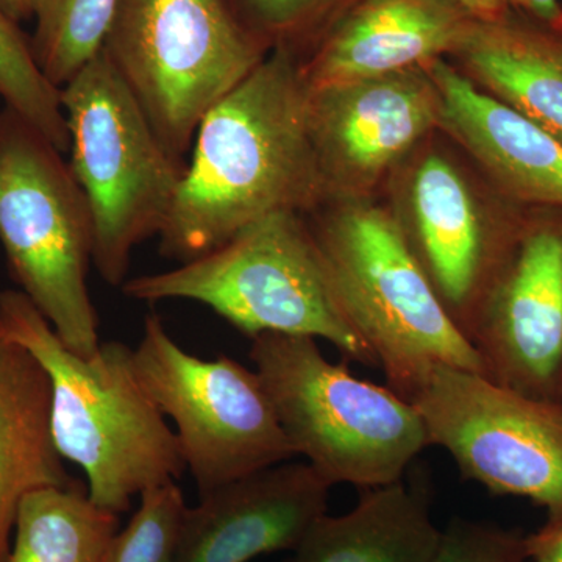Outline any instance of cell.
<instances>
[{
	"mask_svg": "<svg viewBox=\"0 0 562 562\" xmlns=\"http://www.w3.org/2000/svg\"><path fill=\"white\" fill-rule=\"evenodd\" d=\"M409 244L439 301L469 339L498 273L512 257L524 227L522 211L492 220L476 210L457 168L428 155L409 184Z\"/></svg>",
	"mask_w": 562,
	"mask_h": 562,
	"instance_id": "13",
	"label": "cell"
},
{
	"mask_svg": "<svg viewBox=\"0 0 562 562\" xmlns=\"http://www.w3.org/2000/svg\"><path fill=\"white\" fill-rule=\"evenodd\" d=\"M430 562H535L528 536L498 525L454 517Z\"/></svg>",
	"mask_w": 562,
	"mask_h": 562,
	"instance_id": "24",
	"label": "cell"
},
{
	"mask_svg": "<svg viewBox=\"0 0 562 562\" xmlns=\"http://www.w3.org/2000/svg\"><path fill=\"white\" fill-rule=\"evenodd\" d=\"M133 301L202 303L250 339L265 333L331 342L347 360L379 368L333 291L310 225L297 211H277L222 246L171 271L133 277Z\"/></svg>",
	"mask_w": 562,
	"mask_h": 562,
	"instance_id": "3",
	"label": "cell"
},
{
	"mask_svg": "<svg viewBox=\"0 0 562 562\" xmlns=\"http://www.w3.org/2000/svg\"><path fill=\"white\" fill-rule=\"evenodd\" d=\"M250 360L292 450L331 486L397 482L430 447L412 403L328 361L310 336L265 333Z\"/></svg>",
	"mask_w": 562,
	"mask_h": 562,
	"instance_id": "5",
	"label": "cell"
},
{
	"mask_svg": "<svg viewBox=\"0 0 562 562\" xmlns=\"http://www.w3.org/2000/svg\"><path fill=\"white\" fill-rule=\"evenodd\" d=\"M249 25L269 46L286 47L314 31L342 0H239ZM291 50V49H290Z\"/></svg>",
	"mask_w": 562,
	"mask_h": 562,
	"instance_id": "25",
	"label": "cell"
},
{
	"mask_svg": "<svg viewBox=\"0 0 562 562\" xmlns=\"http://www.w3.org/2000/svg\"><path fill=\"white\" fill-rule=\"evenodd\" d=\"M425 68L439 94V127L479 161L502 198L522 210L562 211V140L443 58Z\"/></svg>",
	"mask_w": 562,
	"mask_h": 562,
	"instance_id": "15",
	"label": "cell"
},
{
	"mask_svg": "<svg viewBox=\"0 0 562 562\" xmlns=\"http://www.w3.org/2000/svg\"><path fill=\"white\" fill-rule=\"evenodd\" d=\"M362 491L349 513L322 514L288 562H430L442 530L428 487L402 479Z\"/></svg>",
	"mask_w": 562,
	"mask_h": 562,
	"instance_id": "19",
	"label": "cell"
},
{
	"mask_svg": "<svg viewBox=\"0 0 562 562\" xmlns=\"http://www.w3.org/2000/svg\"><path fill=\"white\" fill-rule=\"evenodd\" d=\"M492 382L562 402V211L530 210L469 336Z\"/></svg>",
	"mask_w": 562,
	"mask_h": 562,
	"instance_id": "11",
	"label": "cell"
},
{
	"mask_svg": "<svg viewBox=\"0 0 562 562\" xmlns=\"http://www.w3.org/2000/svg\"><path fill=\"white\" fill-rule=\"evenodd\" d=\"M0 327L46 372L52 441L83 471L92 503L120 516L136 495L183 475L179 439L136 379L131 347L74 353L20 290L0 292Z\"/></svg>",
	"mask_w": 562,
	"mask_h": 562,
	"instance_id": "2",
	"label": "cell"
},
{
	"mask_svg": "<svg viewBox=\"0 0 562 562\" xmlns=\"http://www.w3.org/2000/svg\"><path fill=\"white\" fill-rule=\"evenodd\" d=\"M269 47L231 0H120L102 50L166 149L184 161L203 117Z\"/></svg>",
	"mask_w": 562,
	"mask_h": 562,
	"instance_id": "8",
	"label": "cell"
},
{
	"mask_svg": "<svg viewBox=\"0 0 562 562\" xmlns=\"http://www.w3.org/2000/svg\"><path fill=\"white\" fill-rule=\"evenodd\" d=\"M465 76L562 140V35L509 11L472 22L453 52Z\"/></svg>",
	"mask_w": 562,
	"mask_h": 562,
	"instance_id": "18",
	"label": "cell"
},
{
	"mask_svg": "<svg viewBox=\"0 0 562 562\" xmlns=\"http://www.w3.org/2000/svg\"><path fill=\"white\" fill-rule=\"evenodd\" d=\"M0 99L3 106L43 133L68 154L69 136L61 109L60 90L41 72L31 40L20 24L0 9Z\"/></svg>",
	"mask_w": 562,
	"mask_h": 562,
	"instance_id": "22",
	"label": "cell"
},
{
	"mask_svg": "<svg viewBox=\"0 0 562 562\" xmlns=\"http://www.w3.org/2000/svg\"><path fill=\"white\" fill-rule=\"evenodd\" d=\"M187 509L176 482L144 491L131 522L111 538L101 562H172Z\"/></svg>",
	"mask_w": 562,
	"mask_h": 562,
	"instance_id": "23",
	"label": "cell"
},
{
	"mask_svg": "<svg viewBox=\"0 0 562 562\" xmlns=\"http://www.w3.org/2000/svg\"><path fill=\"white\" fill-rule=\"evenodd\" d=\"M0 9L18 24L32 20L31 0H0Z\"/></svg>",
	"mask_w": 562,
	"mask_h": 562,
	"instance_id": "29",
	"label": "cell"
},
{
	"mask_svg": "<svg viewBox=\"0 0 562 562\" xmlns=\"http://www.w3.org/2000/svg\"><path fill=\"white\" fill-rule=\"evenodd\" d=\"M120 516L88 497L87 486H44L22 498L7 562H101Z\"/></svg>",
	"mask_w": 562,
	"mask_h": 562,
	"instance_id": "20",
	"label": "cell"
},
{
	"mask_svg": "<svg viewBox=\"0 0 562 562\" xmlns=\"http://www.w3.org/2000/svg\"><path fill=\"white\" fill-rule=\"evenodd\" d=\"M0 244L11 279L80 357L101 347L88 273L94 231L63 151L20 114L0 110Z\"/></svg>",
	"mask_w": 562,
	"mask_h": 562,
	"instance_id": "7",
	"label": "cell"
},
{
	"mask_svg": "<svg viewBox=\"0 0 562 562\" xmlns=\"http://www.w3.org/2000/svg\"><path fill=\"white\" fill-rule=\"evenodd\" d=\"M136 379L177 427L199 495L295 457L258 373L221 355L188 353L157 314L132 350Z\"/></svg>",
	"mask_w": 562,
	"mask_h": 562,
	"instance_id": "9",
	"label": "cell"
},
{
	"mask_svg": "<svg viewBox=\"0 0 562 562\" xmlns=\"http://www.w3.org/2000/svg\"><path fill=\"white\" fill-rule=\"evenodd\" d=\"M60 99L69 169L91 213L92 265L121 288L133 249L168 224L187 162L166 149L105 52L61 88Z\"/></svg>",
	"mask_w": 562,
	"mask_h": 562,
	"instance_id": "6",
	"label": "cell"
},
{
	"mask_svg": "<svg viewBox=\"0 0 562 562\" xmlns=\"http://www.w3.org/2000/svg\"><path fill=\"white\" fill-rule=\"evenodd\" d=\"M50 435V384L35 357L0 327V562L9 561L22 498L72 482Z\"/></svg>",
	"mask_w": 562,
	"mask_h": 562,
	"instance_id": "17",
	"label": "cell"
},
{
	"mask_svg": "<svg viewBox=\"0 0 562 562\" xmlns=\"http://www.w3.org/2000/svg\"><path fill=\"white\" fill-rule=\"evenodd\" d=\"M405 401L464 479L492 494L546 509L542 528L562 527V402L539 401L483 373L436 366Z\"/></svg>",
	"mask_w": 562,
	"mask_h": 562,
	"instance_id": "10",
	"label": "cell"
},
{
	"mask_svg": "<svg viewBox=\"0 0 562 562\" xmlns=\"http://www.w3.org/2000/svg\"><path fill=\"white\" fill-rule=\"evenodd\" d=\"M310 128L327 194L364 190L439 125L427 68L308 88Z\"/></svg>",
	"mask_w": 562,
	"mask_h": 562,
	"instance_id": "12",
	"label": "cell"
},
{
	"mask_svg": "<svg viewBox=\"0 0 562 562\" xmlns=\"http://www.w3.org/2000/svg\"><path fill=\"white\" fill-rule=\"evenodd\" d=\"M333 291L402 398L436 366L483 373L482 358L443 308L397 216L346 203L310 225Z\"/></svg>",
	"mask_w": 562,
	"mask_h": 562,
	"instance_id": "4",
	"label": "cell"
},
{
	"mask_svg": "<svg viewBox=\"0 0 562 562\" xmlns=\"http://www.w3.org/2000/svg\"><path fill=\"white\" fill-rule=\"evenodd\" d=\"M325 195L302 63L273 47L199 125L160 251L194 260L268 214L302 213Z\"/></svg>",
	"mask_w": 562,
	"mask_h": 562,
	"instance_id": "1",
	"label": "cell"
},
{
	"mask_svg": "<svg viewBox=\"0 0 562 562\" xmlns=\"http://www.w3.org/2000/svg\"><path fill=\"white\" fill-rule=\"evenodd\" d=\"M513 13L562 35L561 0H503Z\"/></svg>",
	"mask_w": 562,
	"mask_h": 562,
	"instance_id": "26",
	"label": "cell"
},
{
	"mask_svg": "<svg viewBox=\"0 0 562 562\" xmlns=\"http://www.w3.org/2000/svg\"><path fill=\"white\" fill-rule=\"evenodd\" d=\"M331 484L308 462H281L188 506L172 562H250L294 550L327 513Z\"/></svg>",
	"mask_w": 562,
	"mask_h": 562,
	"instance_id": "14",
	"label": "cell"
},
{
	"mask_svg": "<svg viewBox=\"0 0 562 562\" xmlns=\"http://www.w3.org/2000/svg\"><path fill=\"white\" fill-rule=\"evenodd\" d=\"M120 0H31L41 72L61 90L102 50Z\"/></svg>",
	"mask_w": 562,
	"mask_h": 562,
	"instance_id": "21",
	"label": "cell"
},
{
	"mask_svg": "<svg viewBox=\"0 0 562 562\" xmlns=\"http://www.w3.org/2000/svg\"><path fill=\"white\" fill-rule=\"evenodd\" d=\"M453 2L480 21L502 20L509 13L503 0H453Z\"/></svg>",
	"mask_w": 562,
	"mask_h": 562,
	"instance_id": "28",
	"label": "cell"
},
{
	"mask_svg": "<svg viewBox=\"0 0 562 562\" xmlns=\"http://www.w3.org/2000/svg\"><path fill=\"white\" fill-rule=\"evenodd\" d=\"M528 547L535 562H562V527L528 535Z\"/></svg>",
	"mask_w": 562,
	"mask_h": 562,
	"instance_id": "27",
	"label": "cell"
},
{
	"mask_svg": "<svg viewBox=\"0 0 562 562\" xmlns=\"http://www.w3.org/2000/svg\"><path fill=\"white\" fill-rule=\"evenodd\" d=\"M475 18L453 0H360L302 65L312 90L371 79L452 55Z\"/></svg>",
	"mask_w": 562,
	"mask_h": 562,
	"instance_id": "16",
	"label": "cell"
}]
</instances>
